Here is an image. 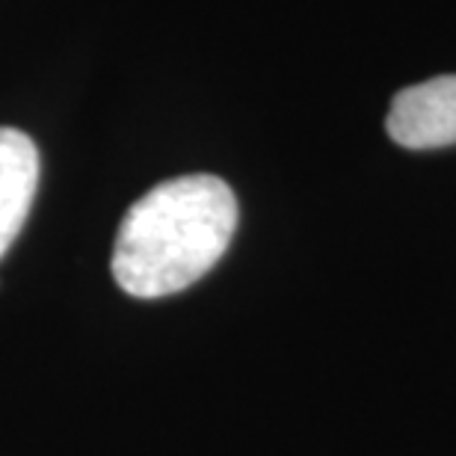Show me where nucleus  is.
I'll return each mask as SVG.
<instances>
[{
  "label": "nucleus",
  "mask_w": 456,
  "mask_h": 456,
  "mask_svg": "<svg viewBox=\"0 0 456 456\" xmlns=\"http://www.w3.org/2000/svg\"><path fill=\"white\" fill-rule=\"evenodd\" d=\"M237 232V199L216 175H181L151 187L125 214L113 243V279L140 299L196 285Z\"/></svg>",
  "instance_id": "1"
},
{
  "label": "nucleus",
  "mask_w": 456,
  "mask_h": 456,
  "mask_svg": "<svg viewBox=\"0 0 456 456\" xmlns=\"http://www.w3.org/2000/svg\"><path fill=\"white\" fill-rule=\"evenodd\" d=\"M386 127L391 140L412 151L456 145V75H439L400 89Z\"/></svg>",
  "instance_id": "2"
},
{
  "label": "nucleus",
  "mask_w": 456,
  "mask_h": 456,
  "mask_svg": "<svg viewBox=\"0 0 456 456\" xmlns=\"http://www.w3.org/2000/svg\"><path fill=\"white\" fill-rule=\"evenodd\" d=\"M36 187H39L36 142L18 127H0V258L21 234Z\"/></svg>",
  "instance_id": "3"
}]
</instances>
